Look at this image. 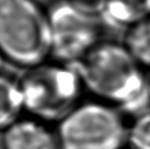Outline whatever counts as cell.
<instances>
[{"label":"cell","instance_id":"obj_1","mask_svg":"<svg viewBox=\"0 0 150 149\" xmlns=\"http://www.w3.org/2000/svg\"><path fill=\"white\" fill-rule=\"evenodd\" d=\"M76 67L94 100L137 115L150 105L149 76L123 43L102 40Z\"/></svg>","mask_w":150,"mask_h":149},{"label":"cell","instance_id":"obj_2","mask_svg":"<svg viewBox=\"0 0 150 149\" xmlns=\"http://www.w3.org/2000/svg\"><path fill=\"white\" fill-rule=\"evenodd\" d=\"M0 48L9 64L24 70L50 60L47 9L35 0H0Z\"/></svg>","mask_w":150,"mask_h":149},{"label":"cell","instance_id":"obj_3","mask_svg":"<svg viewBox=\"0 0 150 149\" xmlns=\"http://www.w3.org/2000/svg\"><path fill=\"white\" fill-rule=\"evenodd\" d=\"M26 114L57 124L82 101L86 91L76 65L47 60L20 76Z\"/></svg>","mask_w":150,"mask_h":149},{"label":"cell","instance_id":"obj_4","mask_svg":"<svg viewBox=\"0 0 150 149\" xmlns=\"http://www.w3.org/2000/svg\"><path fill=\"white\" fill-rule=\"evenodd\" d=\"M123 114L98 100L81 102L57 123L63 149H123L129 128Z\"/></svg>","mask_w":150,"mask_h":149},{"label":"cell","instance_id":"obj_5","mask_svg":"<svg viewBox=\"0 0 150 149\" xmlns=\"http://www.w3.org/2000/svg\"><path fill=\"white\" fill-rule=\"evenodd\" d=\"M52 34V59L76 65L101 41L103 22L96 14L69 0H56L47 9Z\"/></svg>","mask_w":150,"mask_h":149},{"label":"cell","instance_id":"obj_6","mask_svg":"<svg viewBox=\"0 0 150 149\" xmlns=\"http://www.w3.org/2000/svg\"><path fill=\"white\" fill-rule=\"evenodd\" d=\"M2 149H63L57 124L36 116H21L1 129Z\"/></svg>","mask_w":150,"mask_h":149},{"label":"cell","instance_id":"obj_7","mask_svg":"<svg viewBox=\"0 0 150 149\" xmlns=\"http://www.w3.org/2000/svg\"><path fill=\"white\" fill-rule=\"evenodd\" d=\"M150 16V0H105L100 18L103 24L127 30Z\"/></svg>","mask_w":150,"mask_h":149},{"label":"cell","instance_id":"obj_8","mask_svg":"<svg viewBox=\"0 0 150 149\" xmlns=\"http://www.w3.org/2000/svg\"><path fill=\"white\" fill-rule=\"evenodd\" d=\"M25 102L20 76L2 69L0 77V125L1 129L24 115Z\"/></svg>","mask_w":150,"mask_h":149},{"label":"cell","instance_id":"obj_9","mask_svg":"<svg viewBox=\"0 0 150 149\" xmlns=\"http://www.w3.org/2000/svg\"><path fill=\"white\" fill-rule=\"evenodd\" d=\"M122 43L140 66L150 70V16L125 30Z\"/></svg>","mask_w":150,"mask_h":149},{"label":"cell","instance_id":"obj_10","mask_svg":"<svg viewBox=\"0 0 150 149\" xmlns=\"http://www.w3.org/2000/svg\"><path fill=\"white\" fill-rule=\"evenodd\" d=\"M127 145L132 149H150V111L138 114L129 125Z\"/></svg>","mask_w":150,"mask_h":149},{"label":"cell","instance_id":"obj_11","mask_svg":"<svg viewBox=\"0 0 150 149\" xmlns=\"http://www.w3.org/2000/svg\"><path fill=\"white\" fill-rule=\"evenodd\" d=\"M69 1L88 12L93 13V14H96L100 17V13L102 11L105 0H69Z\"/></svg>","mask_w":150,"mask_h":149},{"label":"cell","instance_id":"obj_12","mask_svg":"<svg viewBox=\"0 0 150 149\" xmlns=\"http://www.w3.org/2000/svg\"><path fill=\"white\" fill-rule=\"evenodd\" d=\"M149 99H150V76H149Z\"/></svg>","mask_w":150,"mask_h":149}]
</instances>
